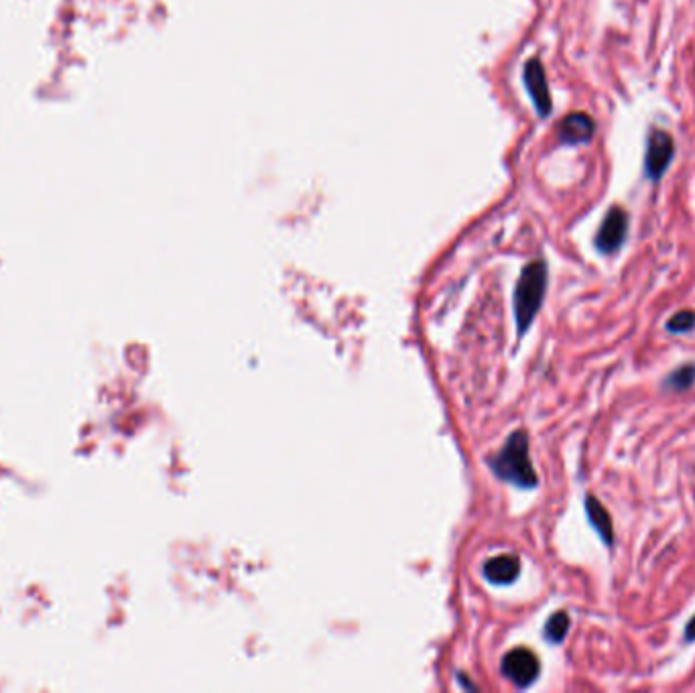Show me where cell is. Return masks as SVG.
Wrapping results in <instances>:
<instances>
[{"label":"cell","mask_w":695,"mask_h":693,"mask_svg":"<svg viewBox=\"0 0 695 693\" xmlns=\"http://www.w3.org/2000/svg\"><path fill=\"white\" fill-rule=\"evenodd\" d=\"M490 470L502 482H509L521 490H533L539 486V476L533 468L529 454V435L525 429H517L504 441L502 450L488 460Z\"/></svg>","instance_id":"1"},{"label":"cell","mask_w":695,"mask_h":693,"mask_svg":"<svg viewBox=\"0 0 695 693\" xmlns=\"http://www.w3.org/2000/svg\"><path fill=\"white\" fill-rule=\"evenodd\" d=\"M695 385V362H685L677 368H673L665 378H663V391L667 393H685Z\"/></svg>","instance_id":"10"},{"label":"cell","mask_w":695,"mask_h":693,"mask_svg":"<svg viewBox=\"0 0 695 693\" xmlns=\"http://www.w3.org/2000/svg\"><path fill=\"white\" fill-rule=\"evenodd\" d=\"M584 511H586V519H588L590 527L596 531L600 541L608 549H612L616 545V531H614L612 517H610L608 509L604 507V502H600V498H596L592 492H588L584 498Z\"/></svg>","instance_id":"8"},{"label":"cell","mask_w":695,"mask_h":693,"mask_svg":"<svg viewBox=\"0 0 695 693\" xmlns=\"http://www.w3.org/2000/svg\"><path fill=\"white\" fill-rule=\"evenodd\" d=\"M675 139L669 131L651 126L645 137V155H643V175L651 183H659L669 171L675 159Z\"/></svg>","instance_id":"3"},{"label":"cell","mask_w":695,"mask_h":693,"mask_svg":"<svg viewBox=\"0 0 695 693\" xmlns=\"http://www.w3.org/2000/svg\"><path fill=\"white\" fill-rule=\"evenodd\" d=\"M482 574L494 586H509L521 576V559L517 555H496L484 563Z\"/></svg>","instance_id":"9"},{"label":"cell","mask_w":695,"mask_h":693,"mask_svg":"<svg viewBox=\"0 0 695 693\" xmlns=\"http://www.w3.org/2000/svg\"><path fill=\"white\" fill-rule=\"evenodd\" d=\"M549 285V267L545 259H535L523 267L513 295V309L519 338H523L533 326L537 313L543 307Z\"/></svg>","instance_id":"2"},{"label":"cell","mask_w":695,"mask_h":693,"mask_svg":"<svg viewBox=\"0 0 695 693\" xmlns=\"http://www.w3.org/2000/svg\"><path fill=\"white\" fill-rule=\"evenodd\" d=\"M570 624H572V618L565 610H557L555 614H551L545 622V628H543L545 641L551 645H561L565 641L567 633H570Z\"/></svg>","instance_id":"11"},{"label":"cell","mask_w":695,"mask_h":693,"mask_svg":"<svg viewBox=\"0 0 695 693\" xmlns=\"http://www.w3.org/2000/svg\"><path fill=\"white\" fill-rule=\"evenodd\" d=\"M665 330L673 336H685L695 330V309H679L675 311L665 324Z\"/></svg>","instance_id":"12"},{"label":"cell","mask_w":695,"mask_h":693,"mask_svg":"<svg viewBox=\"0 0 695 693\" xmlns=\"http://www.w3.org/2000/svg\"><path fill=\"white\" fill-rule=\"evenodd\" d=\"M683 641L689 645V643H695V614L689 618V622L685 624V633H683Z\"/></svg>","instance_id":"13"},{"label":"cell","mask_w":695,"mask_h":693,"mask_svg":"<svg viewBox=\"0 0 695 693\" xmlns=\"http://www.w3.org/2000/svg\"><path fill=\"white\" fill-rule=\"evenodd\" d=\"M596 137V120L588 112H570L557 124V139L561 145L580 147L590 145Z\"/></svg>","instance_id":"7"},{"label":"cell","mask_w":695,"mask_h":693,"mask_svg":"<svg viewBox=\"0 0 695 693\" xmlns=\"http://www.w3.org/2000/svg\"><path fill=\"white\" fill-rule=\"evenodd\" d=\"M500 671L504 677L511 679L517 687L527 689L539 679L541 663H539V657L531 649L517 647L502 657Z\"/></svg>","instance_id":"5"},{"label":"cell","mask_w":695,"mask_h":693,"mask_svg":"<svg viewBox=\"0 0 695 693\" xmlns=\"http://www.w3.org/2000/svg\"><path fill=\"white\" fill-rule=\"evenodd\" d=\"M523 82H525V90L537 110V114L541 118L551 116L553 112V100H551V90H549V82H547V74L539 57H531L525 68H523Z\"/></svg>","instance_id":"6"},{"label":"cell","mask_w":695,"mask_h":693,"mask_svg":"<svg viewBox=\"0 0 695 693\" xmlns=\"http://www.w3.org/2000/svg\"><path fill=\"white\" fill-rule=\"evenodd\" d=\"M628 230H630V214L618 204L610 206L594 234V248L598 255L602 257L618 255L628 240Z\"/></svg>","instance_id":"4"}]
</instances>
